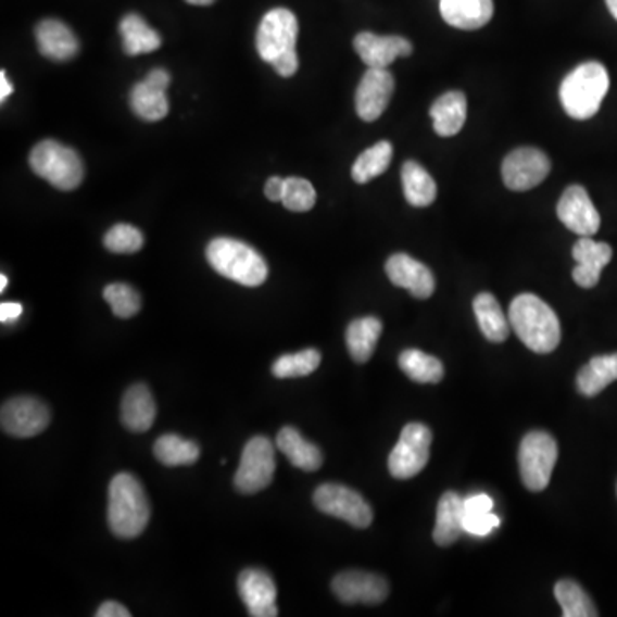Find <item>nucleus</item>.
Masks as SVG:
<instances>
[{
    "label": "nucleus",
    "mask_w": 617,
    "mask_h": 617,
    "mask_svg": "<svg viewBox=\"0 0 617 617\" xmlns=\"http://www.w3.org/2000/svg\"><path fill=\"white\" fill-rule=\"evenodd\" d=\"M509 325L525 347L536 354H551L561 341V323L551 305L533 293H520L509 305Z\"/></svg>",
    "instance_id": "obj_1"
},
{
    "label": "nucleus",
    "mask_w": 617,
    "mask_h": 617,
    "mask_svg": "<svg viewBox=\"0 0 617 617\" xmlns=\"http://www.w3.org/2000/svg\"><path fill=\"white\" fill-rule=\"evenodd\" d=\"M106 520L118 539L141 536L150 521V503L141 482L133 474H117L109 486Z\"/></svg>",
    "instance_id": "obj_2"
},
{
    "label": "nucleus",
    "mask_w": 617,
    "mask_h": 617,
    "mask_svg": "<svg viewBox=\"0 0 617 617\" xmlns=\"http://www.w3.org/2000/svg\"><path fill=\"white\" fill-rule=\"evenodd\" d=\"M609 73L601 62L590 61L572 70L561 83V105L577 121H587L597 114L602 100L609 91Z\"/></svg>",
    "instance_id": "obj_3"
},
{
    "label": "nucleus",
    "mask_w": 617,
    "mask_h": 617,
    "mask_svg": "<svg viewBox=\"0 0 617 617\" xmlns=\"http://www.w3.org/2000/svg\"><path fill=\"white\" fill-rule=\"evenodd\" d=\"M207 263L222 277L244 287H260L268 278V264L256 249L240 240L218 237L206 248Z\"/></svg>",
    "instance_id": "obj_4"
},
{
    "label": "nucleus",
    "mask_w": 617,
    "mask_h": 617,
    "mask_svg": "<svg viewBox=\"0 0 617 617\" xmlns=\"http://www.w3.org/2000/svg\"><path fill=\"white\" fill-rule=\"evenodd\" d=\"M29 167L38 177L61 191H73L85 177V165L79 154L53 139H46L33 148Z\"/></svg>",
    "instance_id": "obj_5"
},
{
    "label": "nucleus",
    "mask_w": 617,
    "mask_h": 617,
    "mask_svg": "<svg viewBox=\"0 0 617 617\" xmlns=\"http://www.w3.org/2000/svg\"><path fill=\"white\" fill-rule=\"evenodd\" d=\"M557 450L556 439L549 432L532 431L521 439L518 451L521 480L528 491L540 492L547 488L556 467Z\"/></svg>",
    "instance_id": "obj_6"
},
{
    "label": "nucleus",
    "mask_w": 617,
    "mask_h": 617,
    "mask_svg": "<svg viewBox=\"0 0 617 617\" xmlns=\"http://www.w3.org/2000/svg\"><path fill=\"white\" fill-rule=\"evenodd\" d=\"M431 444L432 432L429 427L418 423L406 424L388 459L391 476L406 480L420 474L429 462Z\"/></svg>",
    "instance_id": "obj_7"
},
{
    "label": "nucleus",
    "mask_w": 617,
    "mask_h": 617,
    "mask_svg": "<svg viewBox=\"0 0 617 617\" xmlns=\"http://www.w3.org/2000/svg\"><path fill=\"white\" fill-rule=\"evenodd\" d=\"M275 470H277L275 446L268 438L256 436V438L249 439L242 451V458H240L239 470H237L234 483L240 494H256L268 488Z\"/></svg>",
    "instance_id": "obj_8"
},
{
    "label": "nucleus",
    "mask_w": 617,
    "mask_h": 617,
    "mask_svg": "<svg viewBox=\"0 0 617 617\" xmlns=\"http://www.w3.org/2000/svg\"><path fill=\"white\" fill-rule=\"evenodd\" d=\"M314 504L325 515L335 516L355 528L373 524L374 513L357 491L341 483H323L313 495Z\"/></svg>",
    "instance_id": "obj_9"
},
{
    "label": "nucleus",
    "mask_w": 617,
    "mask_h": 617,
    "mask_svg": "<svg viewBox=\"0 0 617 617\" xmlns=\"http://www.w3.org/2000/svg\"><path fill=\"white\" fill-rule=\"evenodd\" d=\"M297 37H299V23L295 14L289 9H273L263 17L257 29V52L264 62L272 64L281 53L295 50Z\"/></svg>",
    "instance_id": "obj_10"
},
{
    "label": "nucleus",
    "mask_w": 617,
    "mask_h": 617,
    "mask_svg": "<svg viewBox=\"0 0 617 617\" xmlns=\"http://www.w3.org/2000/svg\"><path fill=\"white\" fill-rule=\"evenodd\" d=\"M551 172V160L537 148H518L504 159L501 174L512 191H530L544 182Z\"/></svg>",
    "instance_id": "obj_11"
},
{
    "label": "nucleus",
    "mask_w": 617,
    "mask_h": 617,
    "mask_svg": "<svg viewBox=\"0 0 617 617\" xmlns=\"http://www.w3.org/2000/svg\"><path fill=\"white\" fill-rule=\"evenodd\" d=\"M49 424V406L33 396L9 400L0 411L2 431L14 438H33L41 435Z\"/></svg>",
    "instance_id": "obj_12"
},
{
    "label": "nucleus",
    "mask_w": 617,
    "mask_h": 617,
    "mask_svg": "<svg viewBox=\"0 0 617 617\" xmlns=\"http://www.w3.org/2000/svg\"><path fill=\"white\" fill-rule=\"evenodd\" d=\"M335 595L343 604H381L390 593V585L385 578L374 572L350 571L340 572L331 583Z\"/></svg>",
    "instance_id": "obj_13"
},
{
    "label": "nucleus",
    "mask_w": 617,
    "mask_h": 617,
    "mask_svg": "<svg viewBox=\"0 0 617 617\" xmlns=\"http://www.w3.org/2000/svg\"><path fill=\"white\" fill-rule=\"evenodd\" d=\"M557 216L568 230L580 237H592L601 228V215L590 200L585 187L569 186L557 203Z\"/></svg>",
    "instance_id": "obj_14"
},
{
    "label": "nucleus",
    "mask_w": 617,
    "mask_h": 617,
    "mask_svg": "<svg viewBox=\"0 0 617 617\" xmlns=\"http://www.w3.org/2000/svg\"><path fill=\"white\" fill-rule=\"evenodd\" d=\"M394 93V79L388 70H369L362 76L355 93V109L358 117L366 123H374L381 117L390 105Z\"/></svg>",
    "instance_id": "obj_15"
},
{
    "label": "nucleus",
    "mask_w": 617,
    "mask_h": 617,
    "mask_svg": "<svg viewBox=\"0 0 617 617\" xmlns=\"http://www.w3.org/2000/svg\"><path fill=\"white\" fill-rule=\"evenodd\" d=\"M239 595L252 617H277V585L263 569L248 568L240 572Z\"/></svg>",
    "instance_id": "obj_16"
},
{
    "label": "nucleus",
    "mask_w": 617,
    "mask_h": 617,
    "mask_svg": "<svg viewBox=\"0 0 617 617\" xmlns=\"http://www.w3.org/2000/svg\"><path fill=\"white\" fill-rule=\"evenodd\" d=\"M355 52L369 70H388L399 58H408L414 46L403 37H379L370 32L358 33L354 40Z\"/></svg>",
    "instance_id": "obj_17"
},
{
    "label": "nucleus",
    "mask_w": 617,
    "mask_h": 617,
    "mask_svg": "<svg viewBox=\"0 0 617 617\" xmlns=\"http://www.w3.org/2000/svg\"><path fill=\"white\" fill-rule=\"evenodd\" d=\"M386 275L391 284L408 290L415 299H429L435 293L436 278L431 269L403 252L386 261Z\"/></svg>",
    "instance_id": "obj_18"
},
{
    "label": "nucleus",
    "mask_w": 617,
    "mask_h": 617,
    "mask_svg": "<svg viewBox=\"0 0 617 617\" xmlns=\"http://www.w3.org/2000/svg\"><path fill=\"white\" fill-rule=\"evenodd\" d=\"M572 257L577 261L572 280L581 289H593L601 280L602 269L613 260V248L605 242H595L592 237H580L572 248Z\"/></svg>",
    "instance_id": "obj_19"
},
{
    "label": "nucleus",
    "mask_w": 617,
    "mask_h": 617,
    "mask_svg": "<svg viewBox=\"0 0 617 617\" xmlns=\"http://www.w3.org/2000/svg\"><path fill=\"white\" fill-rule=\"evenodd\" d=\"M441 16L453 28L474 32L483 28L492 20V0H441Z\"/></svg>",
    "instance_id": "obj_20"
},
{
    "label": "nucleus",
    "mask_w": 617,
    "mask_h": 617,
    "mask_svg": "<svg viewBox=\"0 0 617 617\" xmlns=\"http://www.w3.org/2000/svg\"><path fill=\"white\" fill-rule=\"evenodd\" d=\"M35 37L41 55L53 61H70L79 52V41L62 21H41L35 29Z\"/></svg>",
    "instance_id": "obj_21"
},
{
    "label": "nucleus",
    "mask_w": 617,
    "mask_h": 617,
    "mask_svg": "<svg viewBox=\"0 0 617 617\" xmlns=\"http://www.w3.org/2000/svg\"><path fill=\"white\" fill-rule=\"evenodd\" d=\"M121 417L130 432H147L156 418V403L148 386H130L123 399Z\"/></svg>",
    "instance_id": "obj_22"
},
{
    "label": "nucleus",
    "mask_w": 617,
    "mask_h": 617,
    "mask_svg": "<svg viewBox=\"0 0 617 617\" xmlns=\"http://www.w3.org/2000/svg\"><path fill=\"white\" fill-rule=\"evenodd\" d=\"M463 516L465 506L463 500L456 492H444L438 503V515H436V527L432 539L439 547H450L459 539L463 530Z\"/></svg>",
    "instance_id": "obj_23"
},
{
    "label": "nucleus",
    "mask_w": 617,
    "mask_h": 617,
    "mask_svg": "<svg viewBox=\"0 0 617 617\" xmlns=\"http://www.w3.org/2000/svg\"><path fill=\"white\" fill-rule=\"evenodd\" d=\"M435 130L443 138L458 135L467 121V97L462 91H448L432 103Z\"/></svg>",
    "instance_id": "obj_24"
},
{
    "label": "nucleus",
    "mask_w": 617,
    "mask_h": 617,
    "mask_svg": "<svg viewBox=\"0 0 617 617\" xmlns=\"http://www.w3.org/2000/svg\"><path fill=\"white\" fill-rule=\"evenodd\" d=\"M278 450L284 453L293 467L304 471H316L322 468L323 453L316 444L302 438L295 427H284L277 436Z\"/></svg>",
    "instance_id": "obj_25"
},
{
    "label": "nucleus",
    "mask_w": 617,
    "mask_h": 617,
    "mask_svg": "<svg viewBox=\"0 0 617 617\" xmlns=\"http://www.w3.org/2000/svg\"><path fill=\"white\" fill-rule=\"evenodd\" d=\"M474 313L479 322L480 331L489 341L503 343L508 340L509 329H512L509 317L504 316L500 302L495 301L492 293L482 292L476 297Z\"/></svg>",
    "instance_id": "obj_26"
},
{
    "label": "nucleus",
    "mask_w": 617,
    "mask_h": 617,
    "mask_svg": "<svg viewBox=\"0 0 617 617\" xmlns=\"http://www.w3.org/2000/svg\"><path fill=\"white\" fill-rule=\"evenodd\" d=\"M403 194L405 200L415 207L431 206L438 196V186L432 175L420 163H403L402 167Z\"/></svg>",
    "instance_id": "obj_27"
},
{
    "label": "nucleus",
    "mask_w": 617,
    "mask_h": 617,
    "mask_svg": "<svg viewBox=\"0 0 617 617\" xmlns=\"http://www.w3.org/2000/svg\"><path fill=\"white\" fill-rule=\"evenodd\" d=\"M381 331L382 323L378 317H361L350 323L347 328V347H349L350 357L358 364H366L373 357Z\"/></svg>",
    "instance_id": "obj_28"
},
{
    "label": "nucleus",
    "mask_w": 617,
    "mask_h": 617,
    "mask_svg": "<svg viewBox=\"0 0 617 617\" xmlns=\"http://www.w3.org/2000/svg\"><path fill=\"white\" fill-rule=\"evenodd\" d=\"M617 381V354L593 357L578 373L577 386L581 394L589 399L597 396L607 386Z\"/></svg>",
    "instance_id": "obj_29"
},
{
    "label": "nucleus",
    "mask_w": 617,
    "mask_h": 617,
    "mask_svg": "<svg viewBox=\"0 0 617 617\" xmlns=\"http://www.w3.org/2000/svg\"><path fill=\"white\" fill-rule=\"evenodd\" d=\"M121 37H123L124 52L127 55H141V53H151L159 50L162 46V38L159 33L147 25V21L142 20L138 14H127L121 21Z\"/></svg>",
    "instance_id": "obj_30"
},
{
    "label": "nucleus",
    "mask_w": 617,
    "mask_h": 617,
    "mask_svg": "<svg viewBox=\"0 0 617 617\" xmlns=\"http://www.w3.org/2000/svg\"><path fill=\"white\" fill-rule=\"evenodd\" d=\"M153 453L165 467H184V465H192L200 459L201 448L194 441L180 438V436L165 435L156 439Z\"/></svg>",
    "instance_id": "obj_31"
},
{
    "label": "nucleus",
    "mask_w": 617,
    "mask_h": 617,
    "mask_svg": "<svg viewBox=\"0 0 617 617\" xmlns=\"http://www.w3.org/2000/svg\"><path fill=\"white\" fill-rule=\"evenodd\" d=\"M400 369L415 382L436 385L444 378L443 362L423 350L408 349L399 358Z\"/></svg>",
    "instance_id": "obj_32"
},
{
    "label": "nucleus",
    "mask_w": 617,
    "mask_h": 617,
    "mask_svg": "<svg viewBox=\"0 0 617 617\" xmlns=\"http://www.w3.org/2000/svg\"><path fill=\"white\" fill-rule=\"evenodd\" d=\"M130 106L138 117L148 123H156L168 114L167 91L159 90L147 81L138 83L130 91Z\"/></svg>",
    "instance_id": "obj_33"
},
{
    "label": "nucleus",
    "mask_w": 617,
    "mask_h": 617,
    "mask_svg": "<svg viewBox=\"0 0 617 617\" xmlns=\"http://www.w3.org/2000/svg\"><path fill=\"white\" fill-rule=\"evenodd\" d=\"M393 159V147L390 141H379L369 150L361 153L352 167V179L357 184H367L385 174Z\"/></svg>",
    "instance_id": "obj_34"
},
{
    "label": "nucleus",
    "mask_w": 617,
    "mask_h": 617,
    "mask_svg": "<svg viewBox=\"0 0 617 617\" xmlns=\"http://www.w3.org/2000/svg\"><path fill=\"white\" fill-rule=\"evenodd\" d=\"M554 595L563 607V616L565 617L599 616L595 605L590 601L589 593L581 589L577 581H557L556 587H554Z\"/></svg>",
    "instance_id": "obj_35"
},
{
    "label": "nucleus",
    "mask_w": 617,
    "mask_h": 617,
    "mask_svg": "<svg viewBox=\"0 0 617 617\" xmlns=\"http://www.w3.org/2000/svg\"><path fill=\"white\" fill-rule=\"evenodd\" d=\"M322 364V354L316 349L302 350L299 354L281 355L273 364L272 373L275 378H302L308 376Z\"/></svg>",
    "instance_id": "obj_36"
},
{
    "label": "nucleus",
    "mask_w": 617,
    "mask_h": 617,
    "mask_svg": "<svg viewBox=\"0 0 617 617\" xmlns=\"http://www.w3.org/2000/svg\"><path fill=\"white\" fill-rule=\"evenodd\" d=\"M103 297L112 307V313L121 319L136 316L141 308V297L126 284H112L103 290Z\"/></svg>",
    "instance_id": "obj_37"
},
{
    "label": "nucleus",
    "mask_w": 617,
    "mask_h": 617,
    "mask_svg": "<svg viewBox=\"0 0 617 617\" xmlns=\"http://www.w3.org/2000/svg\"><path fill=\"white\" fill-rule=\"evenodd\" d=\"M281 203L290 212L304 213L316 204V189L308 180L301 177L285 179V192Z\"/></svg>",
    "instance_id": "obj_38"
},
{
    "label": "nucleus",
    "mask_w": 617,
    "mask_h": 617,
    "mask_svg": "<svg viewBox=\"0 0 617 617\" xmlns=\"http://www.w3.org/2000/svg\"><path fill=\"white\" fill-rule=\"evenodd\" d=\"M103 244L115 254H135V252L141 251L142 245H144V237H142L141 230L133 227V225L118 224L106 231Z\"/></svg>",
    "instance_id": "obj_39"
},
{
    "label": "nucleus",
    "mask_w": 617,
    "mask_h": 617,
    "mask_svg": "<svg viewBox=\"0 0 617 617\" xmlns=\"http://www.w3.org/2000/svg\"><path fill=\"white\" fill-rule=\"evenodd\" d=\"M500 525V516L494 515L492 512L465 513V516H463V530L471 533V536H489Z\"/></svg>",
    "instance_id": "obj_40"
},
{
    "label": "nucleus",
    "mask_w": 617,
    "mask_h": 617,
    "mask_svg": "<svg viewBox=\"0 0 617 617\" xmlns=\"http://www.w3.org/2000/svg\"><path fill=\"white\" fill-rule=\"evenodd\" d=\"M273 67L280 76L290 77L299 70V58H297V50L281 53L280 58L272 62Z\"/></svg>",
    "instance_id": "obj_41"
},
{
    "label": "nucleus",
    "mask_w": 617,
    "mask_h": 617,
    "mask_svg": "<svg viewBox=\"0 0 617 617\" xmlns=\"http://www.w3.org/2000/svg\"><path fill=\"white\" fill-rule=\"evenodd\" d=\"M463 506H465V513H488L492 512L494 501L488 494H476L463 500Z\"/></svg>",
    "instance_id": "obj_42"
},
{
    "label": "nucleus",
    "mask_w": 617,
    "mask_h": 617,
    "mask_svg": "<svg viewBox=\"0 0 617 617\" xmlns=\"http://www.w3.org/2000/svg\"><path fill=\"white\" fill-rule=\"evenodd\" d=\"M97 617H130V610H127L123 604L118 602L109 601L103 602L100 607H98Z\"/></svg>",
    "instance_id": "obj_43"
},
{
    "label": "nucleus",
    "mask_w": 617,
    "mask_h": 617,
    "mask_svg": "<svg viewBox=\"0 0 617 617\" xmlns=\"http://www.w3.org/2000/svg\"><path fill=\"white\" fill-rule=\"evenodd\" d=\"M285 192V179L281 177H272L264 186V194L269 201H281Z\"/></svg>",
    "instance_id": "obj_44"
},
{
    "label": "nucleus",
    "mask_w": 617,
    "mask_h": 617,
    "mask_svg": "<svg viewBox=\"0 0 617 617\" xmlns=\"http://www.w3.org/2000/svg\"><path fill=\"white\" fill-rule=\"evenodd\" d=\"M144 81L148 85L153 86V88H159V90L167 91L168 85H171V74L165 70H153L148 74Z\"/></svg>",
    "instance_id": "obj_45"
},
{
    "label": "nucleus",
    "mask_w": 617,
    "mask_h": 617,
    "mask_svg": "<svg viewBox=\"0 0 617 617\" xmlns=\"http://www.w3.org/2000/svg\"><path fill=\"white\" fill-rule=\"evenodd\" d=\"M23 314V305L17 302H4L0 305V322L13 323Z\"/></svg>",
    "instance_id": "obj_46"
},
{
    "label": "nucleus",
    "mask_w": 617,
    "mask_h": 617,
    "mask_svg": "<svg viewBox=\"0 0 617 617\" xmlns=\"http://www.w3.org/2000/svg\"><path fill=\"white\" fill-rule=\"evenodd\" d=\"M11 93H13V85H11L4 71H2V73H0V100L4 102L5 98Z\"/></svg>",
    "instance_id": "obj_47"
},
{
    "label": "nucleus",
    "mask_w": 617,
    "mask_h": 617,
    "mask_svg": "<svg viewBox=\"0 0 617 617\" xmlns=\"http://www.w3.org/2000/svg\"><path fill=\"white\" fill-rule=\"evenodd\" d=\"M605 4L609 8L610 14L616 17L617 21V0H605Z\"/></svg>",
    "instance_id": "obj_48"
},
{
    "label": "nucleus",
    "mask_w": 617,
    "mask_h": 617,
    "mask_svg": "<svg viewBox=\"0 0 617 617\" xmlns=\"http://www.w3.org/2000/svg\"><path fill=\"white\" fill-rule=\"evenodd\" d=\"M187 2L192 5H210L213 4L215 0H187Z\"/></svg>",
    "instance_id": "obj_49"
},
{
    "label": "nucleus",
    "mask_w": 617,
    "mask_h": 617,
    "mask_svg": "<svg viewBox=\"0 0 617 617\" xmlns=\"http://www.w3.org/2000/svg\"><path fill=\"white\" fill-rule=\"evenodd\" d=\"M9 280L5 275H0V292H4L5 287H8Z\"/></svg>",
    "instance_id": "obj_50"
}]
</instances>
